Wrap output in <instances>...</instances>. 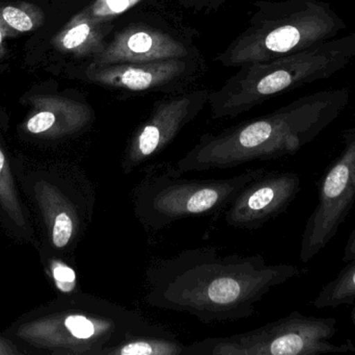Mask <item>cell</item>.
Wrapping results in <instances>:
<instances>
[{
    "label": "cell",
    "instance_id": "7",
    "mask_svg": "<svg viewBox=\"0 0 355 355\" xmlns=\"http://www.w3.org/2000/svg\"><path fill=\"white\" fill-rule=\"evenodd\" d=\"M334 318L293 312L259 329L229 337L208 338L185 346L184 355H319L355 352L350 340L334 344Z\"/></svg>",
    "mask_w": 355,
    "mask_h": 355
},
{
    "label": "cell",
    "instance_id": "12",
    "mask_svg": "<svg viewBox=\"0 0 355 355\" xmlns=\"http://www.w3.org/2000/svg\"><path fill=\"white\" fill-rule=\"evenodd\" d=\"M184 350L185 345L166 331L131 335L106 355H184Z\"/></svg>",
    "mask_w": 355,
    "mask_h": 355
},
{
    "label": "cell",
    "instance_id": "17",
    "mask_svg": "<svg viewBox=\"0 0 355 355\" xmlns=\"http://www.w3.org/2000/svg\"><path fill=\"white\" fill-rule=\"evenodd\" d=\"M56 117L51 112H42L35 115L33 118L29 119L27 123V129L31 133H40L48 131L53 126L55 123Z\"/></svg>",
    "mask_w": 355,
    "mask_h": 355
},
{
    "label": "cell",
    "instance_id": "21",
    "mask_svg": "<svg viewBox=\"0 0 355 355\" xmlns=\"http://www.w3.org/2000/svg\"><path fill=\"white\" fill-rule=\"evenodd\" d=\"M1 41H2V35H1V31H0V44H1Z\"/></svg>",
    "mask_w": 355,
    "mask_h": 355
},
{
    "label": "cell",
    "instance_id": "14",
    "mask_svg": "<svg viewBox=\"0 0 355 355\" xmlns=\"http://www.w3.org/2000/svg\"><path fill=\"white\" fill-rule=\"evenodd\" d=\"M74 231V221L69 216L68 213L62 212L58 215L52 231V241L55 247H66L70 243Z\"/></svg>",
    "mask_w": 355,
    "mask_h": 355
},
{
    "label": "cell",
    "instance_id": "20",
    "mask_svg": "<svg viewBox=\"0 0 355 355\" xmlns=\"http://www.w3.org/2000/svg\"><path fill=\"white\" fill-rule=\"evenodd\" d=\"M4 165V156L2 154L1 150H0V172H1L2 168H3Z\"/></svg>",
    "mask_w": 355,
    "mask_h": 355
},
{
    "label": "cell",
    "instance_id": "13",
    "mask_svg": "<svg viewBox=\"0 0 355 355\" xmlns=\"http://www.w3.org/2000/svg\"><path fill=\"white\" fill-rule=\"evenodd\" d=\"M355 304V258L347 263L339 274L323 286L313 306L318 310Z\"/></svg>",
    "mask_w": 355,
    "mask_h": 355
},
{
    "label": "cell",
    "instance_id": "9",
    "mask_svg": "<svg viewBox=\"0 0 355 355\" xmlns=\"http://www.w3.org/2000/svg\"><path fill=\"white\" fill-rule=\"evenodd\" d=\"M206 71V60L202 56L105 66L85 65L83 76L89 83L118 92L122 98H128L149 94L183 93L191 90Z\"/></svg>",
    "mask_w": 355,
    "mask_h": 355
},
{
    "label": "cell",
    "instance_id": "8",
    "mask_svg": "<svg viewBox=\"0 0 355 355\" xmlns=\"http://www.w3.org/2000/svg\"><path fill=\"white\" fill-rule=\"evenodd\" d=\"M342 139L343 150L317 183L318 202L302 233L300 260L304 264L336 237L355 202V124Z\"/></svg>",
    "mask_w": 355,
    "mask_h": 355
},
{
    "label": "cell",
    "instance_id": "19",
    "mask_svg": "<svg viewBox=\"0 0 355 355\" xmlns=\"http://www.w3.org/2000/svg\"><path fill=\"white\" fill-rule=\"evenodd\" d=\"M355 258V227L352 231V235L348 238L347 244L344 249L343 261L344 263L350 262Z\"/></svg>",
    "mask_w": 355,
    "mask_h": 355
},
{
    "label": "cell",
    "instance_id": "15",
    "mask_svg": "<svg viewBox=\"0 0 355 355\" xmlns=\"http://www.w3.org/2000/svg\"><path fill=\"white\" fill-rule=\"evenodd\" d=\"M2 17L10 26L14 27L20 31H31L33 24L31 19L27 16L26 13L12 6H8L2 12Z\"/></svg>",
    "mask_w": 355,
    "mask_h": 355
},
{
    "label": "cell",
    "instance_id": "4",
    "mask_svg": "<svg viewBox=\"0 0 355 355\" xmlns=\"http://www.w3.org/2000/svg\"><path fill=\"white\" fill-rule=\"evenodd\" d=\"M246 28L215 58L238 68L302 51L335 39L347 28L324 0H258Z\"/></svg>",
    "mask_w": 355,
    "mask_h": 355
},
{
    "label": "cell",
    "instance_id": "6",
    "mask_svg": "<svg viewBox=\"0 0 355 355\" xmlns=\"http://www.w3.org/2000/svg\"><path fill=\"white\" fill-rule=\"evenodd\" d=\"M198 33L178 17L168 4L141 8L119 21L92 66L150 63L202 56Z\"/></svg>",
    "mask_w": 355,
    "mask_h": 355
},
{
    "label": "cell",
    "instance_id": "11",
    "mask_svg": "<svg viewBox=\"0 0 355 355\" xmlns=\"http://www.w3.org/2000/svg\"><path fill=\"white\" fill-rule=\"evenodd\" d=\"M302 190L298 174L266 171L248 183L225 213L229 226L256 231L286 212Z\"/></svg>",
    "mask_w": 355,
    "mask_h": 355
},
{
    "label": "cell",
    "instance_id": "3",
    "mask_svg": "<svg viewBox=\"0 0 355 355\" xmlns=\"http://www.w3.org/2000/svg\"><path fill=\"white\" fill-rule=\"evenodd\" d=\"M354 58L352 33L289 56L238 67L218 90L210 91L211 117L235 118L279 94L333 77Z\"/></svg>",
    "mask_w": 355,
    "mask_h": 355
},
{
    "label": "cell",
    "instance_id": "1",
    "mask_svg": "<svg viewBox=\"0 0 355 355\" xmlns=\"http://www.w3.org/2000/svg\"><path fill=\"white\" fill-rule=\"evenodd\" d=\"M304 272L294 265L267 264L261 254H223L214 247L184 250L150 265L145 302L202 323L240 320L252 316L271 290Z\"/></svg>",
    "mask_w": 355,
    "mask_h": 355
},
{
    "label": "cell",
    "instance_id": "18",
    "mask_svg": "<svg viewBox=\"0 0 355 355\" xmlns=\"http://www.w3.org/2000/svg\"><path fill=\"white\" fill-rule=\"evenodd\" d=\"M186 10L198 13H209L220 8L227 0H177Z\"/></svg>",
    "mask_w": 355,
    "mask_h": 355
},
{
    "label": "cell",
    "instance_id": "5",
    "mask_svg": "<svg viewBox=\"0 0 355 355\" xmlns=\"http://www.w3.org/2000/svg\"><path fill=\"white\" fill-rule=\"evenodd\" d=\"M266 171L250 169L230 179H189L170 163L151 165L133 189V210L144 226L162 231L182 219L217 214Z\"/></svg>",
    "mask_w": 355,
    "mask_h": 355
},
{
    "label": "cell",
    "instance_id": "10",
    "mask_svg": "<svg viewBox=\"0 0 355 355\" xmlns=\"http://www.w3.org/2000/svg\"><path fill=\"white\" fill-rule=\"evenodd\" d=\"M209 94L210 90L191 89L158 99L128 140L121 160L123 172L130 174L164 151L208 106Z\"/></svg>",
    "mask_w": 355,
    "mask_h": 355
},
{
    "label": "cell",
    "instance_id": "2",
    "mask_svg": "<svg viewBox=\"0 0 355 355\" xmlns=\"http://www.w3.org/2000/svg\"><path fill=\"white\" fill-rule=\"evenodd\" d=\"M349 99L347 87L302 96L270 114L205 133L175 166L184 174L293 156L335 122Z\"/></svg>",
    "mask_w": 355,
    "mask_h": 355
},
{
    "label": "cell",
    "instance_id": "16",
    "mask_svg": "<svg viewBox=\"0 0 355 355\" xmlns=\"http://www.w3.org/2000/svg\"><path fill=\"white\" fill-rule=\"evenodd\" d=\"M53 276L60 289L64 292H70L76 281L74 270L66 265H56L53 269Z\"/></svg>",
    "mask_w": 355,
    "mask_h": 355
}]
</instances>
